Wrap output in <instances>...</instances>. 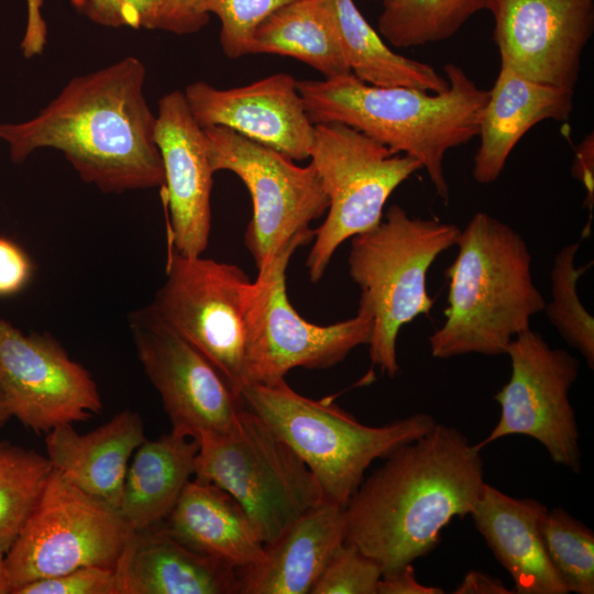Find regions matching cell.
I'll list each match as a JSON object with an SVG mask.
<instances>
[{
    "mask_svg": "<svg viewBox=\"0 0 594 594\" xmlns=\"http://www.w3.org/2000/svg\"><path fill=\"white\" fill-rule=\"evenodd\" d=\"M380 565L355 546L343 542L333 553L311 594H377Z\"/></svg>",
    "mask_w": 594,
    "mask_h": 594,
    "instance_id": "33",
    "label": "cell"
},
{
    "mask_svg": "<svg viewBox=\"0 0 594 594\" xmlns=\"http://www.w3.org/2000/svg\"><path fill=\"white\" fill-rule=\"evenodd\" d=\"M372 1H375V0H372Z\"/></svg>",
    "mask_w": 594,
    "mask_h": 594,
    "instance_id": "44",
    "label": "cell"
},
{
    "mask_svg": "<svg viewBox=\"0 0 594 594\" xmlns=\"http://www.w3.org/2000/svg\"><path fill=\"white\" fill-rule=\"evenodd\" d=\"M184 94L202 129L223 127L294 161L310 157L315 124L292 75L278 73L231 89L195 81Z\"/></svg>",
    "mask_w": 594,
    "mask_h": 594,
    "instance_id": "18",
    "label": "cell"
},
{
    "mask_svg": "<svg viewBox=\"0 0 594 594\" xmlns=\"http://www.w3.org/2000/svg\"><path fill=\"white\" fill-rule=\"evenodd\" d=\"M241 398L304 461L323 501L342 507L375 460L385 459L437 424L431 415L416 413L382 426L363 425L332 397H306L285 380L246 384Z\"/></svg>",
    "mask_w": 594,
    "mask_h": 594,
    "instance_id": "5",
    "label": "cell"
},
{
    "mask_svg": "<svg viewBox=\"0 0 594 594\" xmlns=\"http://www.w3.org/2000/svg\"><path fill=\"white\" fill-rule=\"evenodd\" d=\"M0 386L13 417L35 433L102 410L88 371L47 333H24L0 318Z\"/></svg>",
    "mask_w": 594,
    "mask_h": 594,
    "instance_id": "15",
    "label": "cell"
},
{
    "mask_svg": "<svg viewBox=\"0 0 594 594\" xmlns=\"http://www.w3.org/2000/svg\"><path fill=\"white\" fill-rule=\"evenodd\" d=\"M12 594H122L116 569L86 565L15 587Z\"/></svg>",
    "mask_w": 594,
    "mask_h": 594,
    "instance_id": "34",
    "label": "cell"
},
{
    "mask_svg": "<svg viewBox=\"0 0 594 594\" xmlns=\"http://www.w3.org/2000/svg\"><path fill=\"white\" fill-rule=\"evenodd\" d=\"M11 584L8 578L4 554L0 553V594H11Z\"/></svg>",
    "mask_w": 594,
    "mask_h": 594,
    "instance_id": "42",
    "label": "cell"
},
{
    "mask_svg": "<svg viewBox=\"0 0 594 594\" xmlns=\"http://www.w3.org/2000/svg\"><path fill=\"white\" fill-rule=\"evenodd\" d=\"M160 524L194 551L237 570L265 557V544L242 506L221 487L190 480Z\"/></svg>",
    "mask_w": 594,
    "mask_h": 594,
    "instance_id": "24",
    "label": "cell"
},
{
    "mask_svg": "<svg viewBox=\"0 0 594 594\" xmlns=\"http://www.w3.org/2000/svg\"><path fill=\"white\" fill-rule=\"evenodd\" d=\"M13 417L8 399L0 386V429Z\"/></svg>",
    "mask_w": 594,
    "mask_h": 594,
    "instance_id": "43",
    "label": "cell"
},
{
    "mask_svg": "<svg viewBox=\"0 0 594 594\" xmlns=\"http://www.w3.org/2000/svg\"><path fill=\"white\" fill-rule=\"evenodd\" d=\"M132 532L118 509L53 470L4 554L11 588L86 565L117 569Z\"/></svg>",
    "mask_w": 594,
    "mask_h": 594,
    "instance_id": "10",
    "label": "cell"
},
{
    "mask_svg": "<svg viewBox=\"0 0 594 594\" xmlns=\"http://www.w3.org/2000/svg\"><path fill=\"white\" fill-rule=\"evenodd\" d=\"M212 170L235 174L248 188L253 215L244 243L257 270L290 241L314 235L310 222L329 200L315 167L223 128L204 129Z\"/></svg>",
    "mask_w": 594,
    "mask_h": 594,
    "instance_id": "11",
    "label": "cell"
},
{
    "mask_svg": "<svg viewBox=\"0 0 594 594\" xmlns=\"http://www.w3.org/2000/svg\"><path fill=\"white\" fill-rule=\"evenodd\" d=\"M116 570L122 594H240L239 570L194 551L161 525L133 531Z\"/></svg>",
    "mask_w": 594,
    "mask_h": 594,
    "instance_id": "22",
    "label": "cell"
},
{
    "mask_svg": "<svg viewBox=\"0 0 594 594\" xmlns=\"http://www.w3.org/2000/svg\"><path fill=\"white\" fill-rule=\"evenodd\" d=\"M146 69L134 56L72 78L32 119L1 123L13 163L54 148L80 178L107 194L164 185L156 116L144 95Z\"/></svg>",
    "mask_w": 594,
    "mask_h": 594,
    "instance_id": "1",
    "label": "cell"
},
{
    "mask_svg": "<svg viewBox=\"0 0 594 594\" xmlns=\"http://www.w3.org/2000/svg\"><path fill=\"white\" fill-rule=\"evenodd\" d=\"M32 263L13 241L0 237V296L20 292L30 280Z\"/></svg>",
    "mask_w": 594,
    "mask_h": 594,
    "instance_id": "37",
    "label": "cell"
},
{
    "mask_svg": "<svg viewBox=\"0 0 594 594\" xmlns=\"http://www.w3.org/2000/svg\"><path fill=\"white\" fill-rule=\"evenodd\" d=\"M145 439L140 415L125 409L84 435L73 424L56 426L45 437L46 457L70 484L118 509L129 461Z\"/></svg>",
    "mask_w": 594,
    "mask_h": 594,
    "instance_id": "21",
    "label": "cell"
},
{
    "mask_svg": "<svg viewBox=\"0 0 594 594\" xmlns=\"http://www.w3.org/2000/svg\"><path fill=\"white\" fill-rule=\"evenodd\" d=\"M249 54L293 57L324 78L351 74L331 0H296L278 9L254 32Z\"/></svg>",
    "mask_w": 594,
    "mask_h": 594,
    "instance_id": "26",
    "label": "cell"
},
{
    "mask_svg": "<svg viewBox=\"0 0 594 594\" xmlns=\"http://www.w3.org/2000/svg\"><path fill=\"white\" fill-rule=\"evenodd\" d=\"M574 89L531 80L501 61L480 120V146L472 176L479 184L496 182L519 140L541 121L568 120Z\"/></svg>",
    "mask_w": 594,
    "mask_h": 594,
    "instance_id": "19",
    "label": "cell"
},
{
    "mask_svg": "<svg viewBox=\"0 0 594 594\" xmlns=\"http://www.w3.org/2000/svg\"><path fill=\"white\" fill-rule=\"evenodd\" d=\"M579 248V243H570L554 255L550 272L551 300L546 302L543 311L559 334L582 354L593 370L594 319L580 301L576 288L580 277L592 263L575 266Z\"/></svg>",
    "mask_w": 594,
    "mask_h": 594,
    "instance_id": "30",
    "label": "cell"
},
{
    "mask_svg": "<svg viewBox=\"0 0 594 594\" xmlns=\"http://www.w3.org/2000/svg\"><path fill=\"white\" fill-rule=\"evenodd\" d=\"M484 483L481 450L437 422L362 481L344 507L345 542L393 574L432 551L453 517L470 515Z\"/></svg>",
    "mask_w": 594,
    "mask_h": 594,
    "instance_id": "2",
    "label": "cell"
},
{
    "mask_svg": "<svg viewBox=\"0 0 594 594\" xmlns=\"http://www.w3.org/2000/svg\"><path fill=\"white\" fill-rule=\"evenodd\" d=\"M198 450L195 438L174 430L138 447L118 508L133 531L163 522L195 475Z\"/></svg>",
    "mask_w": 594,
    "mask_h": 594,
    "instance_id": "25",
    "label": "cell"
},
{
    "mask_svg": "<svg viewBox=\"0 0 594 594\" xmlns=\"http://www.w3.org/2000/svg\"><path fill=\"white\" fill-rule=\"evenodd\" d=\"M53 468L46 455L0 442V553L6 554L40 501Z\"/></svg>",
    "mask_w": 594,
    "mask_h": 594,
    "instance_id": "29",
    "label": "cell"
},
{
    "mask_svg": "<svg viewBox=\"0 0 594 594\" xmlns=\"http://www.w3.org/2000/svg\"><path fill=\"white\" fill-rule=\"evenodd\" d=\"M501 61L542 84L574 89L594 30V0H490Z\"/></svg>",
    "mask_w": 594,
    "mask_h": 594,
    "instance_id": "16",
    "label": "cell"
},
{
    "mask_svg": "<svg viewBox=\"0 0 594 594\" xmlns=\"http://www.w3.org/2000/svg\"><path fill=\"white\" fill-rule=\"evenodd\" d=\"M312 239L300 237L283 246L248 286L243 312L245 385L274 384L295 367H332L371 339L373 317L366 308L359 306L354 317L319 326L305 320L290 304L287 266L294 252Z\"/></svg>",
    "mask_w": 594,
    "mask_h": 594,
    "instance_id": "8",
    "label": "cell"
},
{
    "mask_svg": "<svg viewBox=\"0 0 594 594\" xmlns=\"http://www.w3.org/2000/svg\"><path fill=\"white\" fill-rule=\"evenodd\" d=\"M380 34L394 47L408 48L453 36L490 0H380Z\"/></svg>",
    "mask_w": 594,
    "mask_h": 594,
    "instance_id": "28",
    "label": "cell"
},
{
    "mask_svg": "<svg viewBox=\"0 0 594 594\" xmlns=\"http://www.w3.org/2000/svg\"><path fill=\"white\" fill-rule=\"evenodd\" d=\"M209 18L201 11L200 0H161L153 30L191 34L205 28Z\"/></svg>",
    "mask_w": 594,
    "mask_h": 594,
    "instance_id": "36",
    "label": "cell"
},
{
    "mask_svg": "<svg viewBox=\"0 0 594 594\" xmlns=\"http://www.w3.org/2000/svg\"><path fill=\"white\" fill-rule=\"evenodd\" d=\"M548 508L534 498H515L484 483L470 516L488 548L512 576L515 593L568 594L542 537Z\"/></svg>",
    "mask_w": 594,
    "mask_h": 594,
    "instance_id": "20",
    "label": "cell"
},
{
    "mask_svg": "<svg viewBox=\"0 0 594 594\" xmlns=\"http://www.w3.org/2000/svg\"><path fill=\"white\" fill-rule=\"evenodd\" d=\"M344 541V507L322 501L265 546L262 561L239 570L240 594L310 593Z\"/></svg>",
    "mask_w": 594,
    "mask_h": 594,
    "instance_id": "23",
    "label": "cell"
},
{
    "mask_svg": "<svg viewBox=\"0 0 594 594\" xmlns=\"http://www.w3.org/2000/svg\"><path fill=\"white\" fill-rule=\"evenodd\" d=\"M455 245L458 254L446 270V320L429 337L431 355L506 354L546 306L532 280L528 245L510 226L483 211L473 215Z\"/></svg>",
    "mask_w": 594,
    "mask_h": 594,
    "instance_id": "4",
    "label": "cell"
},
{
    "mask_svg": "<svg viewBox=\"0 0 594 594\" xmlns=\"http://www.w3.org/2000/svg\"><path fill=\"white\" fill-rule=\"evenodd\" d=\"M506 354L510 377L494 396L499 419L475 446L482 450L506 436H528L547 449L554 463L580 473V435L569 399L580 362L563 349L551 348L530 328L512 340Z\"/></svg>",
    "mask_w": 594,
    "mask_h": 594,
    "instance_id": "13",
    "label": "cell"
},
{
    "mask_svg": "<svg viewBox=\"0 0 594 594\" xmlns=\"http://www.w3.org/2000/svg\"><path fill=\"white\" fill-rule=\"evenodd\" d=\"M30 18L26 34L22 43V50L26 57L41 53L45 42V28L38 13L41 0H29Z\"/></svg>",
    "mask_w": 594,
    "mask_h": 594,
    "instance_id": "41",
    "label": "cell"
},
{
    "mask_svg": "<svg viewBox=\"0 0 594 594\" xmlns=\"http://www.w3.org/2000/svg\"><path fill=\"white\" fill-rule=\"evenodd\" d=\"M548 557L568 592L594 593V534L563 508L548 510L542 521Z\"/></svg>",
    "mask_w": 594,
    "mask_h": 594,
    "instance_id": "31",
    "label": "cell"
},
{
    "mask_svg": "<svg viewBox=\"0 0 594 594\" xmlns=\"http://www.w3.org/2000/svg\"><path fill=\"white\" fill-rule=\"evenodd\" d=\"M155 142L163 168L162 196L169 212L168 246L180 255L200 256L211 230L212 176L204 129L195 120L184 91L158 101Z\"/></svg>",
    "mask_w": 594,
    "mask_h": 594,
    "instance_id": "17",
    "label": "cell"
},
{
    "mask_svg": "<svg viewBox=\"0 0 594 594\" xmlns=\"http://www.w3.org/2000/svg\"><path fill=\"white\" fill-rule=\"evenodd\" d=\"M139 361L158 392L172 430L197 441L227 431L244 407L241 395L193 344L143 307L128 316Z\"/></svg>",
    "mask_w": 594,
    "mask_h": 594,
    "instance_id": "14",
    "label": "cell"
},
{
    "mask_svg": "<svg viewBox=\"0 0 594 594\" xmlns=\"http://www.w3.org/2000/svg\"><path fill=\"white\" fill-rule=\"evenodd\" d=\"M455 594H512L504 583L480 571H469L453 591Z\"/></svg>",
    "mask_w": 594,
    "mask_h": 594,
    "instance_id": "40",
    "label": "cell"
},
{
    "mask_svg": "<svg viewBox=\"0 0 594 594\" xmlns=\"http://www.w3.org/2000/svg\"><path fill=\"white\" fill-rule=\"evenodd\" d=\"M293 1L296 0H200V9L219 18L222 51L229 58H239L249 54L256 29Z\"/></svg>",
    "mask_w": 594,
    "mask_h": 594,
    "instance_id": "32",
    "label": "cell"
},
{
    "mask_svg": "<svg viewBox=\"0 0 594 594\" xmlns=\"http://www.w3.org/2000/svg\"><path fill=\"white\" fill-rule=\"evenodd\" d=\"M572 176L581 182L586 190V205L590 210L594 204V138L593 133L579 144L571 168Z\"/></svg>",
    "mask_w": 594,
    "mask_h": 594,
    "instance_id": "39",
    "label": "cell"
},
{
    "mask_svg": "<svg viewBox=\"0 0 594 594\" xmlns=\"http://www.w3.org/2000/svg\"><path fill=\"white\" fill-rule=\"evenodd\" d=\"M448 88L429 92L411 87H381L354 75L297 80L306 112L314 124L341 123L394 153L417 161L437 195L449 202L446 153L479 135L488 98L458 65L444 66Z\"/></svg>",
    "mask_w": 594,
    "mask_h": 594,
    "instance_id": "3",
    "label": "cell"
},
{
    "mask_svg": "<svg viewBox=\"0 0 594 594\" xmlns=\"http://www.w3.org/2000/svg\"><path fill=\"white\" fill-rule=\"evenodd\" d=\"M331 4L345 59L358 79L373 86H404L429 92L448 88L447 78L431 65L391 50L353 0H331Z\"/></svg>",
    "mask_w": 594,
    "mask_h": 594,
    "instance_id": "27",
    "label": "cell"
},
{
    "mask_svg": "<svg viewBox=\"0 0 594 594\" xmlns=\"http://www.w3.org/2000/svg\"><path fill=\"white\" fill-rule=\"evenodd\" d=\"M91 22L107 26L153 30L161 0H69Z\"/></svg>",
    "mask_w": 594,
    "mask_h": 594,
    "instance_id": "35",
    "label": "cell"
},
{
    "mask_svg": "<svg viewBox=\"0 0 594 594\" xmlns=\"http://www.w3.org/2000/svg\"><path fill=\"white\" fill-rule=\"evenodd\" d=\"M309 158L329 200L327 217L315 230L306 260L310 280L318 283L337 249L377 227L389 196L421 166L362 132L334 122L315 124Z\"/></svg>",
    "mask_w": 594,
    "mask_h": 594,
    "instance_id": "9",
    "label": "cell"
},
{
    "mask_svg": "<svg viewBox=\"0 0 594 594\" xmlns=\"http://www.w3.org/2000/svg\"><path fill=\"white\" fill-rule=\"evenodd\" d=\"M250 283L234 264L184 256L168 246L166 279L148 305L240 395L245 385L243 312Z\"/></svg>",
    "mask_w": 594,
    "mask_h": 594,
    "instance_id": "12",
    "label": "cell"
},
{
    "mask_svg": "<svg viewBox=\"0 0 594 594\" xmlns=\"http://www.w3.org/2000/svg\"><path fill=\"white\" fill-rule=\"evenodd\" d=\"M198 443L195 479L233 496L265 546L323 501L304 461L245 405L227 431Z\"/></svg>",
    "mask_w": 594,
    "mask_h": 594,
    "instance_id": "7",
    "label": "cell"
},
{
    "mask_svg": "<svg viewBox=\"0 0 594 594\" xmlns=\"http://www.w3.org/2000/svg\"><path fill=\"white\" fill-rule=\"evenodd\" d=\"M443 590L438 586L420 584L415 574L413 563H409L397 572L381 578L377 594H442Z\"/></svg>",
    "mask_w": 594,
    "mask_h": 594,
    "instance_id": "38",
    "label": "cell"
},
{
    "mask_svg": "<svg viewBox=\"0 0 594 594\" xmlns=\"http://www.w3.org/2000/svg\"><path fill=\"white\" fill-rule=\"evenodd\" d=\"M374 229L351 238L349 275L359 286V306L373 317L369 353L373 365L395 377L400 329L433 301L427 292V273L436 258L455 245L461 229L437 219L410 217L392 205Z\"/></svg>",
    "mask_w": 594,
    "mask_h": 594,
    "instance_id": "6",
    "label": "cell"
}]
</instances>
